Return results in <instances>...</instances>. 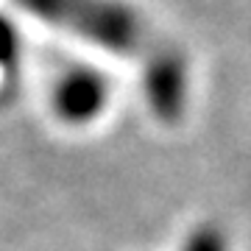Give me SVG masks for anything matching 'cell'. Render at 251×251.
Segmentation results:
<instances>
[{"label": "cell", "mask_w": 251, "mask_h": 251, "mask_svg": "<svg viewBox=\"0 0 251 251\" xmlns=\"http://www.w3.org/2000/svg\"><path fill=\"white\" fill-rule=\"evenodd\" d=\"M140 87L145 106L159 123H179L190 98V70L184 53L171 42H153L143 56Z\"/></svg>", "instance_id": "obj_2"}, {"label": "cell", "mask_w": 251, "mask_h": 251, "mask_svg": "<svg viewBox=\"0 0 251 251\" xmlns=\"http://www.w3.org/2000/svg\"><path fill=\"white\" fill-rule=\"evenodd\" d=\"M20 62V31L6 14H0V70H14Z\"/></svg>", "instance_id": "obj_5"}, {"label": "cell", "mask_w": 251, "mask_h": 251, "mask_svg": "<svg viewBox=\"0 0 251 251\" xmlns=\"http://www.w3.org/2000/svg\"><path fill=\"white\" fill-rule=\"evenodd\" d=\"M48 25L126 59H143L156 42L143 14L126 0H14Z\"/></svg>", "instance_id": "obj_1"}, {"label": "cell", "mask_w": 251, "mask_h": 251, "mask_svg": "<svg viewBox=\"0 0 251 251\" xmlns=\"http://www.w3.org/2000/svg\"><path fill=\"white\" fill-rule=\"evenodd\" d=\"M179 251H229V237L218 224H198L181 240Z\"/></svg>", "instance_id": "obj_4"}, {"label": "cell", "mask_w": 251, "mask_h": 251, "mask_svg": "<svg viewBox=\"0 0 251 251\" xmlns=\"http://www.w3.org/2000/svg\"><path fill=\"white\" fill-rule=\"evenodd\" d=\"M112 84L98 67L90 64H70L59 73L50 87V112L59 123L81 128L95 123L109 106Z\"/></svg>", "instance_id": "obj_3"}]
</instances>
